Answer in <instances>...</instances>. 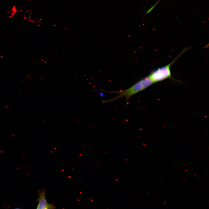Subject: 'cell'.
<instances>
[{"label": "cell", "instance_id": "cell-1", "mask_svg": "<svg viewBox=\"0 0 209 209\" xmlns=\"http://www.w3.org/2000/svg\"><path fill=\"white\" fill-rule=\"evenodd\" d=\"M154 83L152 80L148 75L141 79L125 90L117 91H107L106 92L111 93H118L119 94V95L107 101H103L102 102L104 103L110 102L117 100L120 98L125 97V99L126 105H127L128 104L129 99L131 96L145 89Z\"/></svg>", "mask_w": 209, "mask_h": 209}, {"label": "cell", "instance_id": "cell-2", "mask_svg": "<svg viewBox=\"0 0 209 209\" xmlns=\"http://www.w3.org/2000/svg\"><path fill=\"white\" fill-rule=\"evenodd\" d=\"M188 49V48L184 49L170 63L152 71L149 75L154 83L161 81L168 78L173 79L170 69L171 66Z\"/></svg>", "mask_w": 209, "mask_h": 209}, {"label": "cell", "instance_id": "cell-3", "mask_svg": "<svg viewBox=\"0 0 209 209\" xmlns=\"http://www.w3.org/2000/svg\"><path fill=\"white\" fill-rule=\"evenodd\" d=\"M39 197L37 199L38 204L36 209H56L53 204L49 203L46 199V192L44 189L37 192Z\"/></svg>", "mask_w": 209, "mask_h": 209}, {"label": "cell", "instance_id": "cell-4", "mask_svg": "<svg viewBox=\"0 0 209 209\" xmlns=\"http://www.w3.org/2000/svg\"><path fill=\"white\" fill-rule=\"evenodd\" d=\"M161 0H159L155 4H154L153 6H152L149 9V10L150 11H151L156 6V5Z\"/></svg>", "mask_w": 209, "mask_h": 209}, {"label": "cell", "instance_id": "cell-5", "mask_svg": "<svg viewBox=\"0 0 209 209\" xmlns=\"http://www.w3.org/2000/svg\"><path fill=\"white\" fill-rule=\"evenodd\" d=\"M20 209V208H15V209Z\"/></svg>", "mask_w": 209, "mask_h": 209}]
</instances>
